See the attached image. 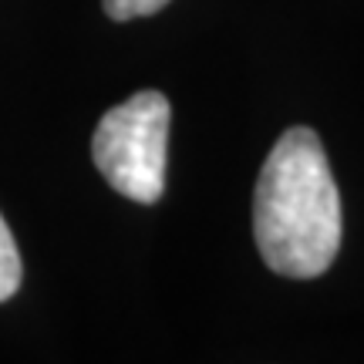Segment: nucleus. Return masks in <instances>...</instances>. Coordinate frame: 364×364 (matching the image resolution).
I'll list each match as a JSON object with an SVG mask.
<instances>
[{
	"label": "nucleus",
	"instance_id": "nucleus-1",
	"mask_svg": "<svg viewBox=\"0 0 364 364\" xmlns=\"http://www.w3.org/2000/svg\"><path fill=\"white\" fill-rule=\"evenodd\" d=\"M253 236L280 277L311 280L341 250V196L317 132L287 129L263 162L253 193Z\"/></svg>",
	"mask_w": 364,
	"mask_h": 364
},
{
	"label": "nucleus",
	"instance_id": "nucleus-3",
	"mask_svg": "<svg viewBox=\"0 0 364 364\" xmlns=\"http://www.w3.org/2000/svg\"><path fill=\"white\" fill-rule=\"evenodd\" d=\"M17 287H21V253H17V243L0 216V300L14 297Z\"/></svg>",
	"mask_w": 364,
	"mask_h": 364
},
{
	"label": "nucleus",
	"instance_id": "nucleus-2",
	"mask_svg": "<svg viewBox=\"0 0 364 364\" xmlns=\"http://www.w3.org/2000/svg\"><path fill=\"white\" fill-rule=\"evenodd\" d=\"M169 102L162 91H139L108 108L91 135V156L108 186L132 203L152 206L166 189Z\"/></svg>",
	"mask_w": 364,
	"mask_h": 364
},
{
	"label": "nucleus",
	"instance_id": "nucleus-4",
	"mask_svg": "<svg viewBox=\"0 0 364 364\" xmlns=\"http://www.w3.org/2000/svg\"><path fill=\"white\" fill-rule=\"evenodd\" d=\"M102 4L112 21H135V17H149V14L162 11L169 0H102Z\"/></svg>",
	"mask_w": 364,
	"mask_h": 364
}]
</instances>
